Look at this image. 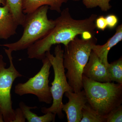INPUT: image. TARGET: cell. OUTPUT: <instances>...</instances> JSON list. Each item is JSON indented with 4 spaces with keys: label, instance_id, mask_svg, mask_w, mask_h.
Masks as SVG:
<instances>
[{
    "label": "cell",
    "instance_id": "2e32d148",
    "mask_svg": "<svg viewBox=\"0 0 122 122\" xmlns=\"http://www.w3.org/2000/svg\"><path fill=\"white\" fill-rule=\"evenodd\" d=\"M82 115L81 122H106L105 116L92 109L88 103L82 109Z\"/></svg>",
    "mask_w": 122,
    "mask_h": 122
},
{
    "label": "cell",
    "instance_id": "ba28073f",
    "mask_svg": "<svg viewBox=\"0 0 122 122\" xmlns=\"http://www.w3.org/2000/svg\"><path fill=\"white\" fill-rule=\"evenodd\" d=\"M65 96L68 99V102L63 103L62 110L66 115L68 122H80L82 118V110L87 103L84 90L78 92L68 91L65 93Z\"/></svg>",
    "mask_w": 122,
    "mask_h": 122
},
{
    "label": "cell",
    "instance_id": "9c48e42d",
    "mask_svg": "<svg viewBox=\"0 0 122 122\" xmlns=\"http://www.w3.org/2000/svg\"><path fill=\"white\" fill-rule=\"evenodd\" d=\"M83 75L99 82H111L109 79L107 67L92 50L89 61L83 69Z\"/></svg>",
    "mask_w": 122,
    "mask_h": 122
},
{
    "label": "cell",
    "instance_id": "5b68a950",
    "mask_svg": "<svg viewBox=\"0 0 122 122\" xmlns=\"http://www.w3.org/2000/svg\"><path fill=\"white\" fill-rule=\"evenodd\" d=\"M63 52L64 50L61 46L57 45L55 48L54 55L51 54L50 51L46 53V56L50 62L54 72V79L50 86L52 104L48 108L42 107L41 110L43 113H53L57 115L60 119L63 118L64 117L61 109L63 95L66 92L73 91L67 81L65 69L63 65Z\"/></svg>",
    "mask_w": 122,
    "mask_h": 122
},
{
    "label": "cell",
    "instance_id": "7c38bea8",
    "mask_svg": "<svg viewBox=\"0 0 122 122\" xmlns=\"http://www.w3.org/2000/svg\"><path fill=\"white\" fill-rule=\"evenodd\" d=\"M68 0H22V8L25 14L31 13L38 8L44 5H48L52 11L60 13L61 8L64 3Z\"/></svg>",
    "mask_w": 122,
    "mask_h": 122
},
{
    "label": "cell",
    "instance_id": "cb8c5ba5",
    "mask_svg": "<svg viewBox=\"0 0 122 122\" xmlns=\"http://www.w3.org/2000/svg\"><path fill=\"white\" fill-rule=\"evenodd\" d=\"M72 0L75 1H79L81 0Z\"/></svg>",
    "mask_w": 122,
    "mask_h": 122
},
{
    "label": "cell",
    "instance_id": "8992f818",
    "mask_svg": "<svg viewBox=\"0 0 122 122\" xmlns=\"http://www.w3.org/2000/svg\"><path fill=\"white\" fill-rule=\"evenodd\" d=\"M9 61L10 66L5 68L7 63L0 55V114H2L5 122H13L15 117V110L12 107L11 91L14 82L23 76L16 69L13 62L12 51L4 48Z\"/></svg>",
    "mask_w": 122,
    "mask_h": 122
},
{
    "label": "cell",
    "instance_id": "44dd1931",
    "mask_svg": "<svg viewBox=\"0 0 122 122\" xmlns=\"http://www.w3.org/2000/svg\"><path fill=\"white\" fill-rule=\"evenodd\" d=\"M15 117L13 122H25V119L22 111L20 108L15 110Z\"/></svg>",
    "mask_w": 122,
    "mask_h": 122
},
{
    "label": "cell",
    "instance_id": "52a82bcc",
    "mask_svg": "<svg viewBox=\"0 0 122 122\" xmlns=\"http://www.w3.org/2000/svg\"><path fill=\"white\" fill-rule=\"evenodd\" d=\"M42 61L43 65L39 72L25 83L17 84L14 92L20 96L28 94L34 95L39 102L51 104L53 99L49 78L52 65L47 57Z\"/></svg>",
    "mask_w": 122,
    "mask_h": 122
},
{
    "label": "cell",
    "instance_id": "277c9868",
    "mask_svg": "<svg viewBox=\"0 0 122 122\" xmlns=\"http://www.w3.org/2000/svg\"><path fill=\"white\" fill-rule=\"evenodd\" d=\"M48 5L38 8L31 13L25 14L22 25L24 28L23 34L15 42L0 45L13 51L26 49L37 41L44 37L53 29L55 20L48 17Z\"/></svg>",
    "mask_w": 122,
    "mask_h": 122
},
{
    "label": "cell",
    "instance_id": "603a6c76",
    "mask_svg": "<svg viewBox=\"0 0 122 122\" xmlns=\"http://www.w3.org/2000/svg\"><path fill=\"white\" fill-rule=\"evenodd\" d=\"M4 122V118L2 114H0V122Z\"/></svg>",
    "mask_w": 122,
    "mask_h": 122
},
{
    "label": "cell",
    "instance_id": "7402d4cb",
    "mask_svg": "<svg viewBox=\"0 0 122 122\" xmlns=\"http://www.w3.org/2000/svg\"><path fill=\"white\" fill-rule=\"evenodd\" d=\"M6 4V0H0V5H2L3 6Z\"/></svg>",
    "mask_w": 122,
    "mask_h": 122
},
{
    "label": "cell",
    "instance_id": "e0dca14e",
    "mask_svg": "<svg viewBox=\"0 0 122 122\" xmlns=\"http://www.w3.org/2000/svg\"><path fill=\"white\" fill-rule=\"evenodd\" d=\"M111 0H82V3L87 9L99 7L102 11L107 12L111 9L110 2Z\"/></svg>",
    "mask_w": 122,
    "mask_h": 122
},
{
    "label": "cell",
    "instance_id": "3957f363",
    "mask_svg": "<svg viewBox=\"0 0 122 122\" xmlns=\"http://www.w3.org/2000/svg\"><path fill=\"white\" fill-rule=\"evenodd\" d=\"M83 89L87 103L103 116L122 105V84L96 81L82 75Z\"/></svg>",
    "mask_w": 122,
    "mask_h": 122
},
{
    "label": "cell",
    "instance_id": "ffe728a7",
    "mask_svg": "<svg viewBox=\"0 0 122 122\" xmlns=\"http://www.w3.org/2000/svg\"><path fill=\"white\" fill-rule=\"evenodd\" d=\"M107 26L110 29H113L118 24V18L114 14L108 15L106 17Z\"/></svg>",
    "mask_w": 122,
    "mask_h": 122
},
{
    "label": "cell",
    "instance_id": "ac0fdd59",
    "mask_svg": "<svg viewBox=\"0 0 122 122\" xmlns=\"http://www.w3.org/2000/svg\"><path fill=\"white\" fill-rule=\"evenodd\" d=\"M105 117L106 122H122V105L114 109Z\"/></svg>",
    "mask_w": 122,
    "mask_h": 122
},
{
    "label": "cell",
    "instance_id": "9a60e30c",
    "mask_svg": "<svg viewBox=\"0 0 122 122\" xmlns=\"http://www.w3.org/2000/svg\"><path fill=\"white\" fill-rule=\"evenodd\" d=\"M109 79L110 81L122 84V58L109 63L107 67Z\"/></svg>",
    "mask_w": 122,
    "mask_h": 122
},
{
    "label": "cell",
    "instance_id": "7a4b0ae2",
    "mask_svg": "<svg viewBox=\"0 0 122 122\" xmlns=\"http://www.w3.org/2000/svg\"><path fill=\"white\" fill-rule=\"evenodd\" d=\"M97 41L94 36L88 39H81L77 36L65 46L63 65L67 70L66 76L73 92L83 89V69L89 61L92 46Z\"/></svg>",
    "mask_w": 122,
    "mask_h": 122
},
{
    "label": "cell",
    "instance_id": "6da1fadb",
    "mask_svg": "<svg viewBox=\"0 0 122 122\" xmlns=\"http://www.w3.org/2000/svg\"><path fill=\"white\" fill-rule=\"evenodd\" d=\"M60 13V16L55 20L54 26L50 32L27 49L28 58L42 60L45 58L46 53L50 51L54 45L62 44L66 46L79 35H82V38L85 39L94 36L95 21L97 17L96 14H92L85 19L77 20L72 17L68 8Z\"/></svg>",
    "mask_w": 122,
    "mask_h": 122
},
{
    "label": "cell",
    "instance_id": "5bb4252c",
    "mask_svg": "<svg viewBox=\"0 0 122 122\" xmlns=\"http://www.w3.org/2000/svg\"><path fill=\"white\" fill-rule=\"evenodd\" d=\"M22 0H6V5L18 25H21L24 22L25 14L22 11Z\"/></svg>",
    "mask_w": 122,
    "mask_h": 122
},
{
    "label": "cell",
    "instance_id": "8fae6325",
    "mask_svg": "<svg viewBox=\"0 0 122 122\" xmlns=\"http://www.w3.org/2000/svg\"><path fill=\"white\" fill-rule=\"evenodd\" d=\"M122 40V25L121 24L117 26L115 34L106 43L102 45L94 44L92 46V51L97 55L102 63L107 67L109 64L107 60L109 51Z\"/></svg>",
    "mask_w": 122,
    "mask_h": 122
},
{
    "label": "cell",
    "instance_id": "30bf717a",
    "mask_svg": "<svg viewBox=\"0 0 122 122\" xmlns=\"http://www.w3.org/2000/svg\"><path fill=\"white\" fill-rule=\"evenodd\" d=\"M18 25L7 5L0 7V39L6 40L15 35Z\"/></svg>",
    "mask_w": 122,
    "mask_h": 122
},
{
    "label": "cell",
    "instance_id": "d6986e66",
    "mask_svg": "<svg viewBox=\"0 0 122 122\" xmlns=\"http://www.w3.org/2000/svg\"><path fill=\"white\" fill-rule=\"evenodd\" d=\"M95 22L96 28L100 30H104L107 27L106 17L103 16H100L97 17Z\"/></svg>",
    "mask_w": 122,
    "mask_h": 122
},
{
    "label": "cell",
    "instance_id": "4fadbf2b",
    "mask_svg": "<svg viewBox=\"0 0 122 122\" xmlns=\"http://www.w3.org/2000/svg\"><path fill=\"white\" fill-rule=\"evenodd\" d=\"M20 108L22 111L25 118L28 122H55L56 115L52 113L45 114L44 115L39 116L31 111L32 109H35L37 107H30L25 105L23 102L19 103Z\"/></svg>",
    "mask_w": 122,
    "mask_h": 122
}]
</instances>
